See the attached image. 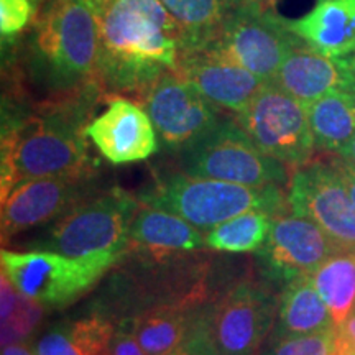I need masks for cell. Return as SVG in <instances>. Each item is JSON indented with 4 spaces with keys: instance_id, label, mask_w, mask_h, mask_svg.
<instances>
[{
    "instance_id": "e0dca14e",
    "label": "cell",
    "mask_w": 355,
    "mask_h": 355,
    "mask_svg": "<svg viewBox=\"0 0 355 355\" xmlns=\"http://www.w3.org/2000/svg\"><path fill=\"white\" fill-rule=\"evenodd\" d=\"M272 83L306 105L334 91L355 92L350 60L324 55L303 40L291 48Z\"/></svg>"
},
{
    "instance_id": "6da1fadb",
    "label": "cell",
    "mask_w": 355,
    "mask_h": 355,
    "mask_svg": "<svg viewBox=\"0 0 355 355\" xmlns=\"http://www.w3.org/2000/svg\"><path fill=\"white\" fill-rule=\"evenodd\" d=\"M104 89L42 101L28 114H3L0 201L25 181L48 176L94 175L86 128Z\"/></svg>"
},
{
    "instance_id": "4fadbf2b",
    "label": "cell",
    "mask_w": 355,
    "mask_h": 355,
    "mask_svg": "<svg viewBox=\"0 0 355 355\" xmlns=\"http://www.w3.org/2000/svg\"><path fill=\"white\" fill-rule=\"evenodd\" d=\"M94 175L48 176L25 181L2 201V242L35 225L58 220L94 194Z\"/></svg>"
},
{
    "instance_id": "ba28073f",
    "label": "cell",
    "mask_w": 355,
    "mask_h": 355,
    "mask_svg": "<svg viewBox=\"0 0 355 355\" xmlns=\"http://www.w3.org/2000/svg\"><path fill=\"white\" fill-rule=\"evenodd\" d=\"M122 255L71 259L53 250L0 252L2 273L44 308H64L91 290Z\"/></svg>"
},
{
    "instance_id": "ffe728a7",
    "label": "cell",
    "mask_w": 355,
    "mask_h": 355,
    "mask_svg": "<svg viewBox=\"0 0 355 355\" xmlns=\"http://www.w3.org/2000/svg\"><path fill=\"white\" fill-rule=\"evenodd\" d=\"M198 316L193 303H162L132 319L130 326L146 355H168L188 339Z\"/></svg>"
},
{
    "instance_id": "836d02e7",
    "label": "cell",
    "mask_w": 355,
    "mask_h": 355,
    "mask_svg": "<svg viewBox=\"0 0 355 355\" xmlns=\"http://www.w3.org/2000/svg\"><path fill=\"white\" fill-rule=\"evenodd\" d=\"M79 2H81L83 6H86L89 10H91L97 17V20H99V17L104 13L105 7L109 6L110 0H79Z\"/></svg>"
},
{
    "instance_id": "603a6c76",
    "label": "cell",
    "mask_w": 355,
    "mask_h": 355,
    "mask_svg": "<svg viewBox=\"0 0 355 355\" xmlns=\"http://www.w3.org/2000/svg\"><path fill=\"white\" fill-rule=\"evenodd\" d=\"M115 327L105 316H89L48 331L37 344V355H105Z\"/></svg>"
},
{
    "instance_id": "83f0119b",
    "label": "cell",
    "mask_w": 355,
    "mask_h": 355,
    "mask_svg": "<svg viewBox=\"0 0 355 355\" xmlns=\"http://www.w3.org/2000/svg\"><path fill=\"white\" fill-rule=\"evenodd\" d=\"M337 327L313 334L279 337L268 355H334Z\"/></svg>"
},
{
    "instance_id": "ab89813d",
    "label": "cell",
    "mask_w": 355,
    "mask_h": 355,
    "mask_svg": "<svg viewBox=\"0 0 355 355\" xmlns=\"http://www.w3.org/2000/svg\"><path fill=\"white\" fill-rule=\"evenodd\" d=\"M350 64H352V69H354V74H355V56L350 60Z\"/></svg>"
},
{
    "instance_id": "3957f363",
    "label": "cell",
    "mask_w": 355,
    "mask_h": 355,
    "mask_svg": "<svg viewBox=\"0 0 355 355\" xmlns=\"http://www.w3.org/2000/svg\"><path fill=\"white\" fill-rule=\"evenodd\" d=\"M21 66L43 101L104 89L97 17L79 0H44L21 46Z\"/></svg>"
},
{
    "instance_id": "d6a6232c",
    "label": "cell",
    "mask_w": 355,
    "mask_h": 355,
    "mask_svg": "<svg viewBox=\"0 0 355 355\" xmlns=\"http://www.w3.org/2000/svg\"><path fill=\"white\" fill-rule=\"evenodd\" d=\"M336 355H355V344L349 340L339 327H337V343H336Z\"/></svg>"
},
{
    "instance_id": "1f68e13d",
    "label": "cell",
    "mask_w": 355,
    "mask_h": 355,
    "mask_svg": "<svg viewBox=\"0 0 355 355\" xmlns=\"http://www.w3.org/2000/svg\"><path fill=\"white\" fill-rule=\"evenodd\" d=\"M336 162L340 173H343L345 186H347V191H349L350 201H352L354 209H355V168L352 165H349V163H345L340 157H336Z\"/></svg>"
},
{
    "instance_id": "d4e9b609",
    "label": "cell",
    "mask_w": 355,
    "mask_h": 355,
    "mask_svg": "<svg viewBox=\"0 0 355 355\" xmlns=\"http://www.w3.org/2000/svg\"><path fill=\"white\" fill-rule=\"evenodd\" d=\"M159 3L183 32V53L207 46L229 13L224 0H159Z\"/></svg>"
},
{
    "instance_id": "44dd1931",
    "label": "cell",
    "mask_w": 355,
    "mask_h": 355,
    "mask_svg": "<svg viewBox=\"0 0 355 355\" xmlns=\"http://www.w3.org/2000/svg\"><path fill=\"white\" fill-rule=\"evenodd\" d=\"M331 329H336V324L311 275L291 279L279 300L277 334L286 337Z\"/></svg>"
},
{
    "instance_id": "7a4b0ae2",
    "label": "cell",
    "mask_w": 355,
    "mask_h": 355,
    "mask_svg": "<svg viewBox=\"0 0 355 355\" xmlns=\"http://www.w3.org/2000/svg\"><path fill=\"white\" fill-rule=\"evenodd\" d=\"M183 51V32L159 0H110L99 17L105 94L141 101L159 76L178 73Z\"/></svg>"
},
{
    "instance_id": "5bb4252c",
    "label": "cell",
    "mask_w": 355,
    "mask_h": 355,
    "mask_svg": "<svg viewBox=\"0 0 355 355\" xmlns=\"http://www.w3.org/2000/svg\"><path fill=\"white\" fill-rule=\"evenodd\" d=\"M105 110L86 128L87 139L112 165L144 162L158 152V133L141 104L127 96L105 94Z\"/></svg>"
},
{
    "instance_id": "30bf717a",
    "label": "cell",
    "mask_w": 355,
    "mask_h": 355,
    "mask_svg": "<svg viewBox=\"0 0 355 355\" xmlns=\"http://www.w3.org/2000/svg\"><path fill=\"white\" fill-rule=\"evenodd\" d=\"M277 300L255 279H241L222 295L199 327L211 355H255L272 329Z\"/></svg>"
},
{
    "instance_id": "5b68a950",
    "label": "cell",
    "mask_w": 355,
    "mask_h": 355,
    "mask_svg": "<svg viewBox=\"0 0 355 355\" xmlns=\"http://www.w3.org/2000/svg\"><path fill=\"white\" fill-rule=\"evenodd\" d=\"M140 207L139 198L122 188L102 191L55 220L43 248L71 259L123 255Z\"/></svg>"
},
{
    "instance_id": "f35d334b",
    "label": "cell",
    "mask_w": 355,
    "mask_h": 355,
    "mask_svg": "<svg viewBox=\"0 0 355 355\" xmlns=\"http://www.w3.org/2000/svg\"><path fill=\"white\" fill-rule=\"evenodd\" d=\"M33 2L37 3V7H38V10H40V7L43 6V2H44V0H33Z\"/></svg>"
},
{
    "instance_id": "9c48e42d",
    "label": "cell",
    "mask_w": 355,
    "mask_h": 355,
    "mask_svg": "<svg viewBox=\"0 0 355 355\" xmlns=\"http://www.w3.org/2000/svg\"><path fill=\"white\" fill-rule=\"evenodd\" d=\"M235 121L254 144L288 170H298L314 159L308 105L275 83H265L248 107Z\"/></svg>"
},
{
    "instance_id": "cb8c5ba5",
    "label": "cell",
    "mask_w": 355,
    "mask_h": 355,
    "mask_svg": "<svg viewBox=\"0 0 355 355\" xmlns=\"http://www.w3.org/2000/svg\"><path fill=\"white\" fill-rule=\"evenodd\" d=\"M314 286L340 327L355 306V252H337L311 275Z\"/></svg>"
},
{
    "instance_id": "f546056e",
    "label": "cell",
    "mask_w": 355,
    "mask_h": 355,
    "mask_svg": "<svg viewBox=\"0 0 355 355\" xmlns=\"http://www.w3.org/2000/svg\"><path fill=\"white\" fill-rule=\"evenodd\" d=\"M105 355H146L135 334H133L130 322L123 321L121 326L115 327Z\"/></svg>"
},
{
    "instance_id": "60d3db41",
    "label": "cell",
    "mask_w": 355,
    "mask_h": 355,
    "mask_svg": "<svg viewBox=\"0 0 355 355\" xmlns=\"http://www.w3.org/2000/svg\"><path fill=\"white\" fill-rule=\"evenodd\" d=\"M334 355H336V354H334Z\"/></svg>"
},
{
    "instance_id": "8992f818",
    "label": "cell",
    "mask_w": 355,
    "mask_h": 355,
    "mask_svg": "<svg viewBox=\"0 0 355 355\" xmlns=\"http://www.w3.org/2000/svg\"><path fill=\"white\" fill-rule=\"evenodd\" d=\"M186 175L243 186H285L291 175L265 155L235 119H220L209 132L178 153Z\"/></svg>"
},
{
    "instance_id": "4316f807",
    "label": "cell",
    "mask_w": 355,
    "mask_h": 355,
    "mask_svg": "<svg viewBox=\"0 0 355 355\" xmlns=\"http://www.w3.org/2000/svg\"><path fill=\"white\" fill-rule=\"evenodd\" d=\"M43 308L44 306L20 293L10 314L2 319V347L24 340L42 321Z\"/></svg>"
},
{
    "instance_id": "2e32d148",
    "label": "cell",
    "mask_w": 355,
    "mask_h": 355,
    "mask_svg": "<svg viewBox=\"0 0 355 355\" xmlns=\"http://www.w3.org/2000/svg\"><path fill=\"white\" fill-rule=\"evenodd\" d=\"M178 73L216 107L234 115L242 114L265 84L209 48L183 53Z\"/></svg>"
},
{
    "instance_id": "ac0fdd59",
    "label": "cell",
    "mask_w": 355,
    "mask_h": 355,
    "mask_svg": "<svg viewBox=\"0 0 355 355\" xmlns=\"http://www.w3.org/2000/svg\"><path fill=\"white\" fill-rule=\"evenodd\" d=\"M293 33L314 50L340 60L355 56V0H316L300 19H288Z\"/></svg>"
},
{
    "instance_id": "7c38bea8",
    "label": "cell",
    "mask_w": 355,
    "mask_h": 355,
    "mask_svg": "<svg viewBox=\"0 0 355 355\" xmlns=\"http://www.w3.org/2000/svg\"><path fill=\"white\" fill-rule=\"evenodd\" d=\"M168 152L180 153L220 121L216 107L180 73L159 76L140 101Z\"/></svg>"
},
{
    "instance_id": "9a60e30c",
    "label": "cell",
    "mask_w": 355,
    "mask_h": 355,
    "mask_svg": "<svg viewBox=\"0 0 355 355\" xmlns=\"http://www.w3.org/2000/svg\"><path fill=\"white\" fill-rule=\"evenodd\" d=\"M259 252L270 273L291 282L313 275L340 250L314 222L293 212H283L273 217L268 239Z\"/></svg>"
},
{
    "instance_id": "277c9868",
    "label": "cell",
    "mask_w": 355,
    "mask_h": 355,
    "mask_svg": "<svg viewBox=\"0 0 355 355\" xmlns=\"http://www.w3.org/2000/svg\"><path fill=\"white\" fill-rule=\"evenodd\" d=\"M137 198L144 206L170 211L201 230H211L247 211L278 216L290 209L283 186L255 188L191 176L183 171L158 178Z\"/></svg>"
},
{
    "instance_id": "52a82bcc",
    "label": "cell",
    "mask_w": 355,
    "mask_h": 355,
    "mask_svg": "<svg viewBox=\"0 0 355 355\" xmlns=\"http://www.w3.org/2000/svg\"><path fill=\"white\" fill-rule=\"evenodd\" d=\"M301 40L291 32L288 19L275 0H260L232 8L214 40L204 48L250 71L263 83H272L288 53Z\"/></svg>"
},
{
    "instance_id": "74e56055",
    "label": "cell",
    "mask_w": 355,
    "mask_h": 355,
    "mask_svg": "<svg viewBox=\"0 0 355 355\" xmlns=\"http://www.w3.org/2000/svg\"><path fill=\"white\" fill-rule=\"evenodd\" d=\"M252 2H260V0H224V3L227 6L229 10H232V8H237V7H242V6H247V3H252Z\"/></svg>"
},
{
    "instance_id": "4dcf8cb0",
    "label": "cell",
    "mask_w": 355,
    "mask_h": 355,
    "mask_svg": "<svg viewBox=\"0 0 355 355\" xmlns=\"http://www.w3.org/2000/svg\"><path fill=\"white\" fill-rule=\"evenodd\" d=\"M168 355H211L206 340H204L201 327H199V316L196 322H194L193 331H191V334L184 340L183 345H180V347Z\"/></svg>"
},
{
    "instance_id": "f1b7e54d",
    "label": "cell",
    "mask_w": 355,
    "mask_h": 355,
    "mask_svg": "<svg viewBox=\"0 0 355 355\" xmlns=\"http://www.w3.org/2000/svg\"><path fill=\"white\" fill-rule=\"evenodd\" d=\"M38 13L33 0H0V30L3 38H12L28 28Z\"/></svg>"
},
{
    "instance_id": "8fae6325",
    "label": "cell",
    "mask_w": 355,
    "mask_h": 355,
    "mask_svg": "<svg viewBox=\"0 0 355 355\" xmlns=\"http://www.w3.org/2000/svg\"><path fill=\"white\" fill-rule=\"evenodd\" d=\"M288 204L293 214L321 227L340 252H355V209L336 157L311 159L293 171Z\"/></svg>"
},
{
    "instance_id": "8d00e7d4",
    "label": "cell",
    "mask_w": 355,
    "mask_h": 355,
    "mask_svg": "<svg viewBox=\"0 0 355 355\" xmlns=\"http://www.w3.org/2000/svg\"><path fill=\"white\" fill-rule=\"evenodd\" d=\"M339 157L343 158L345 163H349V165H352L355 168V137L350 140V144L345 146V150L339 155Z\"/></svg>"
},
{
    "instance_id": "e575fe53",
    "label": "cell",
    "mask_w": 355,
    "mask_h": 355,
    "mask_svg": "<svg viewBox=\"0 0 355 355\" xmlns=\"http://www.w3.org/2000/svg\"><path fill=\"white\" fill-rule=\"evenodd\" d=\"M340 332L347 337L349 340H352V343L355 344V313L350 314V316L347 318V321H345L343 326L339 327Z\"/></svg>"
},
{
    "instance_id": "484cf974",
    "label": "cell",
    "mask_w": 355,
    "mask_h": 355,
    "mask_svg": "<svg viewBox=\"0 0 355 355\" xmlns=\"http://www.w3.org/2000/svg\"><path fill=\"white\" fill-rule=\"evenodd\" d=\"M273 217L270 212L257 209L235 216L207 230L206 245L227 254L260 250L272 230Z\"/></svg>"
},
{
    "instance_id": "7402d4cb",
    "label": "cell",
    "mask_w": 355,
    "mask_h": 355,
    "mask_svg": "<svg viewBox=\"0 0 355 355\" xmlns=\"http://www.w3.org/2000/svg\"><path fill=\"white\" fill-rule=\"evenodd\" d=\"M308 117L318 152L339 157L355 137V92L334 91L314 101Z\"/></svg>"
},
{
    "instance_id": "d6986e66",
    "label": "cell",
    "mask_w": 355,
    "mask_h": 355,
    "mask_svg": "<svg viewBox=\"0 0 355 355\" xmlns=\"http://www.w3.org/2000/svg\"><path fill=\"white\" fill-rule=\"evenodd\" d=\"M204 247H207L206 235L201 229L170 211L141 204L133 219L127 250H137L162 260Z\"/></svg>"
},
{
    "instance_id": "d590c367",
    "label": "cell",
    "mask_w": 355,
    "mask_h": 355,
    "mask_svg": "<svg viewBox=\"0 0 355 355\" xmlns=\"http://www.w3.org/2000/svg\"><path fill=\"white\" fill-rule=\"evenodd\" d=\"M2 355H37V354H33L32 350L21 344H12L2 349Z\"/></svg>"
}]
</instances>
